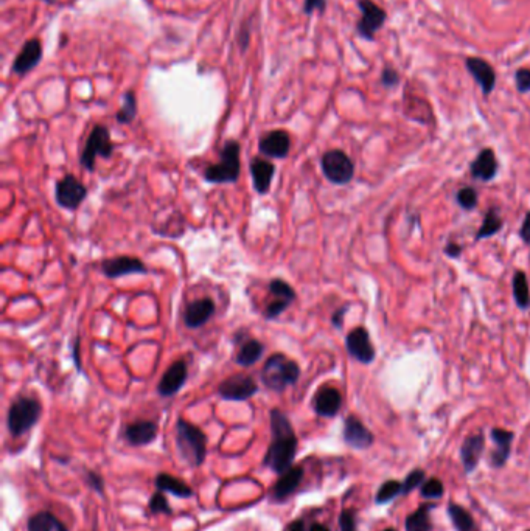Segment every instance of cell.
<instances>
[{"label":"cell","instance_id":"33","mask_svg":"<svg viewBox=\"0 0 530 531\" xmlns=\"http://www.w3.org/2000/svg\"><path fill=\"white\" fill-rule=\"evenodd\" d=\"M267 290H270V294L274 297V300H277V302H285L291 305L293 302H296V298H297V294L293 289V286L280 279L271 280L270 286H267Z\"/></svg>","mask_w":530,"mask_h":531},{"label":"cell","instance_id":"29","mask_svg":"<svg viewBox=\"0 0 530 531\" xmlns=\"http://www.w3.org/2000/svg\"><path fill=\"white\" fill-rule=\"evenodd\" d=\"M432 508H436L434 504H423L414 513H410L405 520L406 531H432V522L429 518V513Z\"/></svg>","mask_w":530,"mask_h":531},{"label":"cell","instance_id":"21","mask_svg":"<svg viewBox=\"0 0 530 531\" xmlns=\"http://www.w3.org/2000/svg\"><path fill=\"white\" fill-rule=\"evenodd\" d=\"M42 59V42L39 39H30L24 44L11 67V72L16 75H25L32 72Z\"/></svg>","mask_w":530,"mask_h":531},{"label":"cell","instance_id":"5","mask_svg":"<svg viewBox=\"0 0 530 531\" xmlns=\"http://www.w3.org/2000/svg\"><path fill=\"white\" fill-rule=\"evenodd\" d=\"M241 146L236 140H227L224 143L220 162L210 165L204 173V179L210 184H234L241 174Z\"/></svg>","mask_w":530,"mask_h":531},{"label":"cell","instance_id":"12","mask_svg":"<svg viewBox=\"0 0 530 531\" xmlns=\"http://www.w3.org/2000/svg\"><path fill=\"white\" fill-rule=\"evenodd\" d=\"M101 272L108 276V279H120L125 275L132 274H148V269L144 264V261L136 257H117L104 260L101 263Z\"/></svg>","mask_w":530,"mask_h":531},{"label":"cell","instance_id":"2","mask_svg":"<svg viewBox=\"0 0 530 531\" xmlns=\"http://www.w3.org/2000/svg\"><path fill=\"white\" fill-rule=\"evenodd\" d=\"M176 449L189 466H203L207 457V435L198 426L179 418L176 423Z\"/></svg>","mask_w":530,"mask_h":531},{"label":"cell","instance_id":"18","mask_svg":"<svg viewBox=\"0 0 530 531\" xmlns=\"http://www.w3.org/2000/svg\"><path fill=\"white\" fill-rule=\"evenodd\" d=\"M158 424L149 420H139L128 424L125 428L123 437L126 443L136 447L151 444L158 438Z\"/></svg>","mask_w":530,"mask_h":531},{"label":"cell","instance_id":"51","mask_svg":"<svg viewBox=\"0 0 530 531\" xmlns=\"http://www.w3.org/2000/svg\"><path fill=\"white\" fill-rule=\"evenodd\" d=\"M42 2H46V4H53L55 0H42Z\"/></svg>","mask_w":530,"mask_h":531},{"label":"cell","instance_id":"16","mask_svg":"<svg viewBox=\"0 0 530 531\" xmlns=\"http://www.w3.org/2000/svg\"><path fill=\"white\" fill-rule=\"evenodd\" d=\"M187 376H189V369H187L185 361L181 359V361L173 362L159 380L158 393L163 398H171L185 385Z\"/></svg>","mask_w":530,"mask_h":531},{"label":"cell","instance_id":"47","mask_svg":"<svg viewBox=\"0 0 530 531\" xmlns=\"http://www.w3.org/2000/svg\"><path fill=\"white\" fill-rule=\"evenodd\" d=\"M462 250H464V248H462V245H460L459 243H456V241L448 243V244L445 245V249H443L445 255H446V257H450V258H459V257H460V253H462Z\"/></svg>","mask_w":530,"mask_h":531},{"label":"cell","instance_id":"9","mask_svg":"<svg viewBox=\"0 0 530 531\" xmlns=\"http://www.w3.org/2000/svg\"><path fill=\"white\" fill-rule=\"evenodd\" d=\"M258 392V384L249 375H234L222 380L218 387V395L226 401H248Z\"/></svg>","mask_w":530,"mask_h":531},{"label":"cell","instance_id":"1","mask_svg":"<svg viewBox=\"0 0 530 531\" xmlns=\"http://www.w3.org/2000/svg\"><path fill=\"white\" fill-rule=\"evenodd\" d=\"M270 420L272 440L265 455L263 466L275 474H283L293 468L298 441L289 418L280 409L271 410Z\"/></svg>","mask_w":530,"mask_h":531},{"label":"cell","instance_id":"20","mask_svg":"<svg viewBox=\"0 0 530 531\" xmlns=\"http://www.w3.org/2000/svg\"><path fill=\"white\" fill-rule=\"evenodd\" d=\"M260 153L272 159H285L291 149L289 134L283 129L267 132L265 137L260 139L258 143Z\"/></svg>","mask_w":530,"mask_h":531},{"label":"cell","instance_id":"26","mask_svg":"<svg viewBox=\"0 0 530 531\" xmlns=\"http://www.w3.org/2000/svg\"><path fill=\"white\" fill-rule=\"evenodd\" d=\"M154 483H156V488H158V491L170 492V494H173L179 499H190V497H193V494H195V491H193L185 482H182L181 478L173 477V475L165 474V473L158 474Z\"/></svg>","mask_w":530,"mask_h":531},{"label":"cell","instance_id":"24","mask_svg":"<svg viewBox=\"0 0 530 531\" xmlns=\"http://www.w3.org/2000/svg\"><path fill=\"white\" fill-rule=\"evenodd\" d=\"M342 407V395L334 387H322L315 395L313 399V409L319 416L333 418L339 414Z\"/></svg>","mask_w":530,"mask_h":531},{"label":"cell","instance_id":"27","mask_svg":"<svg viewBox=\"0 0 530 531\" xmlns=\"http://www.w3.org/2000/svg\"><path fill=\"white\" fill-rule=\"evenodd\" d=\"M27 531H69V528L53 513L39 511L28 519Z\"/></svg>","mask_w":530,"mask_h":531},{"label":"cell","instance_id":"23","mask_svg":"<svg viewBox=\"0 0 530 531\" xmlns=\"http://www.w3.org/2000/svg\"><path fill=\"white\" fill-rule=\"evenodd\" d=\"M498 159L491 148H485L476 155V159L469 165V174L473 179L481 182L493 181L498 174Z\"/></svg>","mask_w":530,"mask_h":531},{"label":"cell","instance_id":"39","mask_svg":"<svg viewBox=\"0 0 530 531\" xmlns=\"http://www.w3.org/2000/svg\"><path fill=\"white\" fill-rule=\"evenodd\" d=\"M148 508H149V514H167V516L173 514V510H171L168 499L163 491H158L151 499H149Z\"/></svg>","mask_w":530,"mask_h":531},{"label":"cell","instance_id":"7","mask_svg":"<svg viewBox=\"0 0 530 531\" xmlns=\"http://www.w3.org/2000/svg\"><path fill=\"white\" fill-rule=\"evenodd\" d=\"M112 153H114V145L111 141V134L108 128L103 124H96L92 132L89 134L83 154H81V167L92 173L95 169L96 157L100 155L103 159H109Z\"/></svg>","mask_w":530,"mask_h":531},{"label":"cell","instance_id":"43","mask_svg":"<svg viewBox=\"0 0 530 531\" xmlns=\"http://www.w3.org/2000/svg\"><path fill=\"white\" fill-rule=\"evenodd\" d=\"M400 84V75L393 67H384L381 72V86L386 89L397 87Z\"/></svg>","mask_w":530,"mask_h":531},{"label":"cell","instance_id":"25","mask_svg":"<svg viewBox=\"0 0 530 531\" xmlns=\"http://www.w3.org/2000/svg\"><path fill=\"white\" fill-rule=\"evenodd\" d=\"M251 174L255 191L258 194H266L271 188L272 177L275 174V167L274 163L255 157V159H252L251 162Z\"/></svg>","mask_w":530,"mask_h":531},{"label":"cell","instance_id":"22","mask_svg":"<svg viewBox=\"0 0 530 531\" xmlns=\"http://www.w3.org/2000/svg\"><path fill=\"white\" fill-rule=\"evenodd\" d=\"M215 309V302L208 297L199 298V300L189 303L184 312V321L187 328L196 330V328L204 326L207 321L213 317Z\"/></svg>","mask_w":530,"mask_h":531},{"label":"cell","instance_id":"11","mask_svg":"<svg viewBox=\"0 0 530 531\" xmlns=\"http://www.w3.org/2000/svg\"><path fill=\"white\" fill-rule=\"evenodd\" d=\"M346 348L348 354L352 356L355 361L361 362L364 365H369L377 357V351L373 343L370 340L369 331L364 326H358L355 330L350 331L346 338Z\"/></svg>","mask_w":530,"mask_h":531},{"label":"cell","instance_id":"8","mask_svg":"<svg viewBox=\"0 0 530 531\" xmlns=\"http://www.w3.org/2000/svg\"><path fill=\"white\" fill-rule=\"evenodd\" d=\"M358 6L361 11V19L356 24V33L365 41H373L375 34L383 28L387 14L384 8L372 0H358Z\"/></svg>","mask_w":530,"mask_h":531},{"label":"cell","instance_id":"6","mask_svg":"<svg viewBox=\"0 0 530 531\" xmlns=\"http://www.w3.org/2000/svg\"><path fill=\"white\" fill-rule=\"evenodd\" d=\"M320 167L327 181L334 185H346L355 176V163L341 149L327 151L320 159Z\"/></svg>","mask_w":530,"mask_h":531},{"label":"cell","instance_id":"41","mask_svg":"<svg viewBox=\"0 0 530 531\" xmlns=\"http://www.w3.org/2000/svg\"><path fill=\"white\" fill-rule=\"evenodd\" d=\"M339 530L341 531H358L356 513L353 510H342L339 514Z\"/></svg>","mask_w":530,"mask_h":531},{"label":"cell","instance_id":"35","mask_svg":"<svg viewBox=\"0 0 530 531\" xmlns=\"http://www.w3.org/2000/svg\"><path fill=\"white\" fill-rule=\"evenodd\" d=\"M403 492V483L398 480H387L384 482L375 494V504L377 505H386L392 502L393 499L401 496Z\"/></svg>","mask_w":530,"mask_h":531},{"label":"cell","instance_id":"46","mask_svg":"<svg viewBox=\"0 0 530 531\" xmlns=\"http://www.w3.org/2000/svg\"><path fill=\"white\" fill-rule=\"evenodd\" d=\"M519 238L524 241V244L530 245V212L526 213L524 221H522V226L519 229Z\"/></svg>","mask_w":530,"mask_h":531},{"label":"cell","instance_id":"48","mask_svg":"<svg viewBox=\"0 0 530 531\" xmlns=\"http://www.w3.org/2000/svg\"><path fill=\"white\" fill-rule=\"evenodd\" d=\"M249 41H251V32L248 30V27H243V30L240 32V37H238L241 51H246V49H248Z\"/></svg>","mask_w":530,"mask_h":531},{"label":"cell","instance_id":"40","mask_svg":"<svg viewBox=\"0 0 530 531\" xmlns=\"http://www.w3.org/2000/svg\"><path fill=\"white\" fill-rule=\"evenodd\" d=\"M86 485L91 488L92 491H95L96 494L100 496H104V478L101 474L95 473V471H91V469H86Z\"/></svg>","mask_w":530,"mask_h":531},{"label":"cell","instance_id":"52","mask_svg":"<svg viewBox=\"0 0 530 531\" xmlns=\"http://www.w3.org/2000/svg\"><path fill=\"white\" fill-rule=\"evenodd\" d=\"M383 531H397V530H395V528H386V530H383Z\"/></svg>","mask_w":530,"mask_h":531},{"label":"cell","instance_id":"53","mask_svg":"<svg viewBox=\"0 0 530 531\" xmlns=\"http://www.w3.org/2000/svg\"><path fill=\"white\" fill-rule=\"evenodd\" d=\"M527 531H530V530H527Z\"/></svg>","mask_w":530,"mask_h":531},{"label":"cell","instance_id":"19","mask_svg":"<svg viewBox=\"0 0 530 531\" xmlns=\"http://www.w3.org/2000/svg\"><path fill=\"white\" fill-rule=\"evenodd\" d=\"M485 449V437L479 430L464 440L460 446V461L467 474H472L479 465L481 457Z\"/></svg>","mask_w":530,"mask_h":531},{"label":"cell","instance_id":"38","mask_svg":"<svg viewBox=\"0 0 530 531\" xmlns=\"http://www.w3.org/2000/svg\"><path fill=\"white\" fill-rule=\"evenodd\" d=\"M424 480H427V474H424V471L420 469V468H415L410 471V473L406 475L405 482L403 483V492L401 496H408L410 494V492L415 491L417 488H420V486L424 483Z\"/></svg>","mask_w":530,"mask_h":531},{"label":"cell","instance_id":"34","mask_svg":"<svg viewBox=\"0 0 530 531\" xmlns=\"http://www.w3.org/2000/svg\"><path fill=\"white\" fill-rule=\"evenodd\" d=\"M137 117V98L134 92H126L123 96V106L117 112V122L122 124H130Z\"/></svg>","mask_w":530,"mask_h":531},{"label":"cell","instance_id":"31","mask_svg":"<svg viewBox=\"0 0 530 531\" xmlns=\"http://www.w3.org/2000/svg\"><path fill=\"white\" fill-rule=\"evenodd\" d=\"M512 289H513L515 303H517L518 308L522 311L529 309L530 308V288H529L527 275L522 271H517L513 274Z\"/></svg>","mask_w":530,"mask_h":531},{"label":"cell","instance_id":"3","mask_svg":"<svg viewBox=\"0 0 530 531\" xmlns=\"http://www.w3.org/2000/svg\"><path fill=\"white\" fill-rule=\"evenodd\" d=\"M261 383L274 392H283L294 385L301 378V366L293 359L283 353H275L267 357L260 373Z\"/></svg>","mask_w":530,"mask_h":531},{"label":"cell","instance_id":"10","mask_svg":"<svg viewBox=\"0 0 530 531\" xmlns=\"http://www.w3.org/2000/svg\"><path fill=\"white\" fill-rule=\"evenodd\" d=\"M87 196V188L83 182H80L77 177L72 174L64 176L61 181L56 184L55 198L56 202L67 210H75L78 208L81 202Z\"/></svg>","mask_w":530,"mask_h":531},{"label":"cell","instance_id":"28","mask_svg":"<svg viewBox=\"0 0 530 531\" xmlns=\"http://www.w3.org/2000/svg\"><path fill=\"white\" fill-rule=\"evenodd\" d=\"M448 516H450L453 527L456 528V531H481L472 513L459 504H448Z\"/></svg>","mask_w":530,"mask_h":531},{"label":"cell","instance_id":"36","mask_svg":"<svg viewBox=\"0 0 530 531\" xmlns=\"http://www.w3.org/2000/svg\"><path fill=\"white\" fill-rule=\"evenodd\" d=\"M420 494L423 499H428V500L442 499L445 494V485L440 478L429 477L420 486Z\"/></svg>","mask_w":530,"mask_h":531},{"label":"cell","instance_id":"49","mask_svg":"<svg viewBox=\"0 0 530 531\" xmlns=\"http://www.w3.org/2000/svg\"><path fill=\"white\" fill-rule=\"evenodd\" d=\"M286 531H305V522L302 519H296L286 527Z\"/></svg>","mask_w":530,"mask_h":531},{"label":"cell","instance_id":"42","mask_svg":"<svg viewBox=\"0 0 530 531\" xmlns=\"http://www.w3.org/2000/svg\"><path fill=\"white\" fill-rule=\"evenodd\" d=\"M515 84L519 94H530V69H518L515 73Z\"/></svg>","mask_w":530,"mask_h":531},{"label":"cell","instance_id":"32","mask_svg":"<svg viewBox=\"0 0 530 531\" xmlns=\"http://www.w3.org/2000/svg\"><path fill=\"white\" fill-rule=\"evenodd\" d=\"M503 226H504V219L501 218V215L498 213L496 208H491V210L485 213L481 227L474 236V241H481V239L495 236L496 233L501 231Z\"/></svg>","mask_w":530,"mask_h":531},{"label":"cell","instance_id":"14","mask_svg":"<svg viewBox=\"0 0 530 531\" xmlns=\"http://www.w3.org/2000/svg\"><path fill=\"white\" fill-rule=\"evenodd\" d=\"M465 67L469 72V75L474 78L477 86L481 87V91L485 96L495 91L496 73H495L493 65H491L488 61H485L484 58L469 56L465 59Z\"/></svg>","mask_w":530,"mask_h":531},{"label":"cell","instance_id":"37","mask_svg":"<svg viewBox=\"0 0 530 531\" xmlns=\"http://www.w3.org/2000/svg\"><path fill=\"white\" fill-rule=\"evenodd\" d=\"M456 202L458 205L465 212H472L477 207V202H479V194L473 188V186H464L460 188L456 194Z\"/></svg>","mask_w":530,"mask_h":531},{"label":"cell","instance_id":"13","mask_svg":"<svg viewBox=\"0 0 530 531\" xmlns=\"http://www.w3.org/2000/svg\"><path fill=\"white\" fill-rule=\"evenodd\" d=\"M342 437H344L347 446L358 449V451L369 449L373 444V441H375V437H373L370 429L365 428L364 423L355 415H348L346 418Z\"/></svg>","mask_w":530,"mask_h":531},{"label":"cell","instance_id":"17","mask_svg":"<svg viewBox=\"0 0 530 531\" xmlns=\"http://www.w3.org/2000/svg\"><path fill=\"white\" fill-rule=\"evenodd\" d=\"M490 438L496 446L490 454V465L495 469H501L507 465V461H509L515 433L512 430L495 428L490 432Z\"/></svg>","mask_w":530,"mask_h":531},{"label":"cell","instance_id":"30","mask_svg":"<svg viewBox=\"0 0 530 531\" xmlns=\"http://www.w3.org/2000/svg\"><path fill=\"white\" fill-rule=\"evenodd\" d=\"M263 351V343H260L257 339H246L235 354V362L241 366H251L260 361Z\"/></svg>","mask_w":530,"mask_h":531},{"label":"cell","instance_id":"44","mask_svg":"<svg viewBox=\"0 0 530 531\" xmlns=\"http://www.w3.org/2000/svg\"><path fill=\"white\" fill-rule=\"evenodd\" d=\"M327 0H305L303 2V13L313 14L315 11H325Z\"/></svg>","mask_w":530,"mask_h":531},{"label":"cell","instance_id":"4","mask_svg":"<svg viewBox=\"0 0 530 531\" xmlns=\"http://www.w3.org/2000/svg\"><path fill=\"white\" fill-rule=\"evenodd\" d=\"M42 406L36 398L30 396H19L11 402L6 415V426H8L10 435L19 438L32 430L37 421L41 420Z\"/></svg>","mask_w":530,"mask_h":531},{"label":"cell","instance_id":"45","mask_svg":"<svg viewBox=\"0 0 530 531\" xmlns=\"http://www.w3.org/2000/svg\"><path fill=\"white\" fill-rule=\"evenodd\" d=\"M348 308H350V305L341 306V308H339V309H336L334 314L332 316V325H333L334 328H338V330H341L342 325H344V317H346V314H347Z\"/></svg>","mask_w":530,"mask_h":531},{"label":"cell","instance_id":"15","mask_svg":"<svg viewBox=\"0 0 530 531\" xmlns=\"http://www.w3.org/2000/svg\"><path fill=\"white\" fill-rule=\"evenodd\" d=\"M305 477V471L302 466L289 468L286 473L280 474L279 480L271 488V499L274 502H285L302 485Z\"/></svg>","mask_w":530,"mask_h":531},{"label":"cell","instance_id":"50","mask_svg":"<svg viewBox=\"0 0 530 531\" xmlns=\"http://www.w3.org/2000/svg\"><path fill=\"white\" fill-rule=\"evenodd\" d=\"M308 531H330V528H328L327 525H324V523L315 522V523H311V527L308 528Z\"/></svg>","mask_w":530,"mask_h":531}]
</instances>
